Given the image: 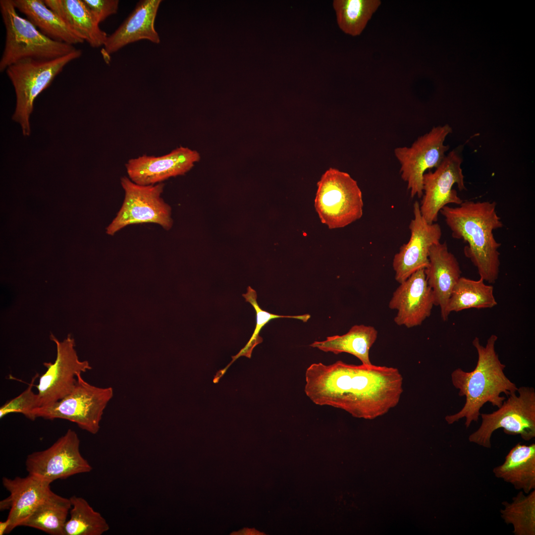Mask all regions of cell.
Returning <instances> with one entry per match:
<instances>
[{
	"mask_svg": "<svg viewBox=\"0 0 535 535\" xmlns=\"http://www.w3.org/2000/svg\"><path fill=\"white\" fill-rule=\"evenodd\" d=\"M305 392L315 404L342 409L353 417L373 420L399 403L403 377L395 368L347 364H311L305 373Z\"/></svg>",
	"mask_w": 535,
	"mask_h": 535,
	"instance_id": "6da1fadb",
	"label": "cell"
},
{
	"mask_svg": "<svg viewBox=\"0 0 535 535\" xmlns=\"http://www.w3.org/2000/svg\"><path fill=\"white\" fill-rule=\"evenodd\" d=\"M496 206L495 202L465 201L457 207L446 206L440 211L452 237L467 243L464 254L477 268L480 278L489 283L497 279L500 265L501 244L496 240L493 231L503 225Z\"/></svg>",
	"mask_w": 535,
	"mask_h": 535,
	"instance_id": "7a4b0ae2",
	"label": "cell"
},
{
	"mask_svg": "<svg viewBox=\"0 0 535 535\" xmlns=\"http://www.w3.org/2000/svg\"><path fill=\"white\" fill-rule=\"evenodd\" d=\"M497 336L492 334L487 339L485 346L481 345L478 337L472 344L478 353V361L475 369L470 372L457 368L451 373L453 385L459 389L458 394L465 396V403L457 413L447 415L445 419L450 425L465 418V426L468 428L472 422H477L480 410L488 402L498 408L507 396L517 392L518 388L505 375L506 366L500 361L495 350Z\"/></svg>",
	"mask_w": 535,
	"mask_h": 535,
	"instance_id": "3957f363",
	"label": "cell"
},
{
	"mask_svg": "<svg viewBox=\"0 0 535 535\" xmlns=\"http://www.w3.org/2000/svg\"><path fill=\"white\" fill-rule=\"evenodd\" d=\"M12 0H0V11L5 29L0 71L25 58L49 60L75 51L74 46L51 39L27 18L20 16Z\"/></svg>",
	"mask_w": 535,
	"mask_h": 535,
	"instance_id": "277c9868",
	"label": "cell"
},
{
	"mask_svg": "<svg viewBox=\"0 0 535 535\" xmlns=\"http://www.w3.org/2000/svg\"><path fill=\"white\" fill-rule=\"evenodd\" d=\"M82 51H75L61 57L49 60L21 59L5 70L16 94V103L12 119L20 123L22 133L30 135V117L35 99L53 81L69 62L79 58Z\"/></svg>",
	"mask_w": 535,
	"mask_h": 535,
	"instance_id": "5b68a950",
	"label": "cell"
},
{
	"mask_svg": "<svg viewBox=\"0 0 535 535\" xmlns=\"http://www.w3.org/2000/svg\"><path fill=\"white\" fill-rule=\"evenodd\" d=\"M317 185L315 209L321 222L330 229L345 227L362 217V191L348 173L329 168Z\"/></svg>",
	"mask_w": 535,
	"mask_h": 535,
	"instance_id": "8992f818",
	"label": "cell"
},
{
	"mask_svg": "<svg viewBox=\"0 0 535 535\" xmlns=\"http://www.w3.org/2000/svg\"><path fill=\"white\" fill-rule=\"evenodd\" d=\"M482 421L479 428L468 437L469 442L486 448H491L492 433L503 428L508 435H519L525 441L535 437V390L521 386L505 400L498 410L481 413Z\"/></svg>",
	"mask_w": 535,
	"mask_h": 535,
	"instance_id": "52a82bcc",
	"label": "cell"
},
{
	"mask_svg": "<svg viewBox=\"0 0 535 535\" xmlns=\"http://www.w3.org/2000/svg\"><path fill=\"white\" fill-rule=\"evenodd\" d=\"M113 395L112 387L92 385L79 374L74 388L69 394L50 405L35 409L32 412L33 419L66 420L95 434L99 430L104 411Z\"/></svg>",
	"mask_w": 535,
	"mask_h": 535,
	"instance_id": "ba28073f",
	"label": "cell"
},
{
	"mask_svg": "<svg viewBox=\"0 0 535 535\" xmlns=\"http://www.w3.org/2000/svg\"><path fill=\"white\" fill-rule=\"evenodd\" d=\"M124 191L122 206L111 223L107 233L113 235L124 227L131 224L153 223L169 230L172 225L171 208L161 198L164 184L142 185L128 177L121 178Z\"/></svg>",
	"mask_w": 535,
	"mask_h": 535,
	"instance_id": "9c48e42d",
	"label": "cell"
},
{
	"mask_svg": "<svg viewBox=\"0 0 535 535\" xmlns=\"http://www.w3.org/2000/svg\"><path fill=\"white\" fill-rule=\"evenodd\" d=\"M452 131L448 124L434 127L419 137L411 147L394 149L395 156L401 166V178L407 182L411 198L416 196L422 198L423 176L427 170L436 168L441 163L449 148L444 142Z\"/></svg>",
	"mask_w": 535,
	"mask_h": 535,
	"instance_id": "30bf717a",
	"label": "cell"
},
{
	"mask_svg": "<svg viewBox=\"0 0 535 535\" xmlns=\"http://www.w3.org/2000/svg\"><path fill=\"white\" fill-rule=\"evenodd\" d=\"M51 339L56 344V357L54 363H44L47 370L36 385L37 408L50 405L69 394L75 386L77 375L92 369L88 361L79 359L70 335L59 341L51 334Z\"/></svg>",
	"mask_w": 535,
	"mask_h": 535,
	"instance_id": "8fae6325",
	"label": "cell"
},
{
	"mask_svg": "<svg viewBox=\"0 0 535 535\" xmlns=\"http://www.w3.org/2000/svg\"><path fill=\"white\" fill-rule=\"evenodd\" d=\"M77 433L68 429L50 447L29 454L25 461L28 474L51 482L57 479L90 472L91 465L80 452Z\"/></svg>",
	"mask_w": 535,
	"mask_h": 535,
	"instance_id": "7c38bea8",
	"label": "cell"
},
{
	"mask_svg": "<svg viewBox=\"0 0 535 535\" xmlns=\"http://www.w3.org/2000/svg\"><path fill=\"white\" fill-rule=\"evenodd\" d=\"M462 159L456 151L445 156L434 171L423 176V195L420 210L423 218L429 223L436 222L440 210L449 204L460 205L463 200L452 188L456 184L459 190H466L464 176L461 164Z\"/></svg>",
	"mask_w": 535,
	"mask_h": 535,
	"instance_id": "4fadbf2b",
	"label": "cell"
},
{
	"mask_svg": "<svg viewBox=\"0 0 535 535\" xmlns=\"http://www.w3.org/2000/svg\"><path fill=\"white\" fill-rule=\"evenodd\" d=\"M413 214L414 218L409 226L411 233L409 240L401 246L392 262L395 279L399 283L417 270L427 267L429 250L432 245L440 242L442 235L439 224L428 223L423 218L418 201L414 203Z\"/></svg>",
	"mask_w": 535,
	"mask_h": 535,
	"instance_id": "5bb4252c",
	"label": "cell"
},
{
	"mask_svg": "<svg viewBox=\"0 0 535 535\" xmlns=\"http://www.w3.org/2000/svg\"><path fill=\"white\" fill-rule=\"evenodd\" d=\"M200 159L199 153L180 146L161 156L144 155L125 164L128 177L134 183L149 185L162 183L189 171Z\"/></svg>",
	"mask_w": 535,
	"mask_h": 535,
	"instance_id": "9a60e30c",
	"label": "cell"
},
{
	"mask_svg": "<svg viewBox=\"0 0 535 535\" xmlns=\"http://www.w3.org/2000/svg\"><path fill=\"white\" fill-rule=\"evenodd\" d=\"M399 284L388 304L390 309L397 311L395 323L407 328L421 325L430 316L434 306L424 269L417 270Z\"/></svg>",
	"mask_w": 535,
	"mask_h": 535,
	"instance_id": "2e32d148",
	"label": "cell"
},
{
	"mask_svg": "<svg viewBox=\"0 0 535 535\" xmlns=\"http://www.w3.org/2000/svg\"><path fill=\"white\" fill-rule=\"evenodd\" d=\"M2 483L9 495L0 502L1 510L9 509L7 519L9 533L30 516L51 491V482L38 476L28 474L14 479L3 477Z\"/></svg>",
	"mask_w": 535,
	"mask_h": 535,
	"instance_id": "e0dca14e",
	"label": "cell"
},
{
	"mask_svg": "<svg viewBox=\"0 0 535 535\" xmlns=\"http://www.w3.org/2000/svg\"><path fill=\"white\" fill-rule=\"evenodd\" d=\"M424 270L433 293L434 306L439 307L441 319L446 321L448 300L462 273L459 262L448 250L446 242H439L431 247L428 264Z\"/></svg>",
	"mask_w": 535,
	"mask_h": 535,
	"instance_id": "ac0fdd59",
	"label": "cell"
},
{
	"mask_svg": "<svg viewBox=\"0 0 535 535\" xmlns=\"http://www.w3.org/2000/svg\"><path fill=\"white\" fill-rule=\"evenodd\" d=\"M161 2L160 0L139 1L130 15L107 37L102 52L104 57L141 40L159 43L160 38L155 28V21Z\"/></svg>",
	"mask_w": 535,
	"mask_h": 535,
	"instance_id": "d6986e66",
	"label": "cell"
},
{
	"mask_svg": "<svg viewBox=\"0 0 535 535\" xmlns=\"http://www.w3.org/2000/svg\"><path fill=\"white\" fill-rule=\"evenodd\" d=\"M79 37L93 48L104 46L107 38L82 0H44Z\"/></svg>",
	"mask_w": 535,
	"mask_h": 535,
	"instance_id": "ffe728a7",
	"label": "cell"
},
{
	"mask_svg": "<svg viewBox=\"0 0 535 535\" xmlns=\"http://www.w3.org/2000/svg\"><path fill=\"white\" fill-rule=\"evenodd\" d=\"M494 476L528 494L535 489V444H516L502 464L494 467Z\"/></svg>",
	"mask_w": 535,
	"mask_h": 535,
	"instance_id": "44dd1931",
	"label": "cell"
},
{
	"mask_svg": "<svg viewBox=\"0 0 535 535\" xmlns=\"http://www.w3.org/2000/svg\"><path fill=\"white\" fill-rule=\"evenodd\" d=\"M16 9L24 14L43 34L54 40L74 45L84 41L45 4L44 0H12Z\"/></svg>",
	"mask_w": 535,
	"mask_h": 535,
	"instance_id": "7402d4cb",
	"label": "cell"
},
{
	"mask_svg": "<svg viewBox=\"0 0 535 535\" xmlns=\"http://www.w3.org/2000/svg\"><path fill=\"white\" fill-rule=\"evenodd\" d=\"M377 333L372 326L355 325L343 335L328 336L325 340L314 341L310 346L335 354L347 353L358 358L362 364L370 365L372 363L370 350L377 339Z\"/></svg>",
	"mask_w": 535,
	"mask_h": 535,
	"instance_id": "603a6c76",
	"label": "cell"
},
{
	"mask_svg": "<svg viewBox=\"0 0 535 535\" xmlns=\"http://www.w3.org/2000/svg\"><path fill=\"white\" fill-rule=\"evenodd\" d=\"M71 508L70 498L51 490L22 526L36 529L52 535H64L65 524Z\"/></svg>",
	"mask_w": 535,
	"mask_h": 535,
	"instance_id": "cb8c5ba5",
	"label": "cell"
},
{
	"mask_svg": "<svg viewBox=\"0 0 535 535\" xmlns=\"http://www.w3.org/2000/svg\"><path fill=\"white\" fill-rule=\"evenodd\" d=\"M480 277L473 280L461 276L453 288L447 306L448 315L471 308H491L497 303L493 294V287L487 285Z\"/></svg>",
	"mask_w": 535,
	"mask_h": 535,
	"instance_id": "d4e9b609",
	"label": "cell"
},
{
	"mask_svg": "<svg viewBox=\"0 0 535 535\" xmlns=\"http://www.w3.org/2000/svg\"><path fill=\"white\" fill-rule=\"evenodd\" d=\"M381 2L379 0H334L333 7L339 28L352 36L360 35Z\"/></svg>",
	"mask_w": 535,
	"mask_h": 535,
	"instance_id": "484cf974",
	"label": "cell"
},
{
	"mask_svg": "<svg viewBox=\"0 0 535 535\" xmlns=\"http://www.w3.org/2000/svg\"><path fill=\"white\" fill-rule=\"evenodd\" d=\"M70 519L67 520L64 535H102L109 530L106 520L84 498L72 496Z\"/></svg>",
	"mask_w": 535,
	"mask_h": 535,
	"instance_id": "4316f807",
	"label": "cell"
},
{
	"mask_svg": "<svg viewBox=\"0 0 535 535\" xmlns=\"http://www.w3.org/2000/svg\"><path fill=\"white\" fill-rule=\"evenodd\" d=\"M501 504V518L512 525L515 535H535V489L527 495L521 491L511 502L504 501Z\"/></svg>",
	"mask_w": 535,
	"mask_h": 535,
	"instance_id": "83f0119b",
	"label": "cell"
},
{
	"mask_svg": "<svg viewBox=\"0 0 535 535\" xmlns=\"http://www.w3.org/2000/svg\"><path fill=\"white\" fill-rule=\"evenodd\" d=\"M242 296L245 299L246 302L250 303L255 310L256 314V326L249 341L237 355L232 357V360L231 362L225 368L222 370L224 372H225L228 367L240 357L244 356L249 358H251L254 347L263 341L262 338L259 336L260 331L263 327L270 320L278 318H291L300 320L303 322H307L311 317V316L308 314L296 316L279 315L271 314L263 310L258 304L256 291L250 286L248 287L247 293L242 294Z\"/></svg>",
	"mask_w": 535,
	"mask_h": 535,
	"instance_id": "f1b7e54d",
	"label": "cell"
},
{
	"mask_svg": "<svg viewBox=\"0 0 535 535\" xmlns=\"http://www.w3.org/2000/svg\"><path fill=\"white\" fill-rule=\"evenodd\" d=\"M39 374H36L32 378L27 388L17 397L7 401L0 408V418L11 413H20L27 418L34 421L32 412L37 408V394L32 389L36 379Z\"/></svg>",
	"mask_w": 535,
	"mask_h": 535,
	"instance_id": "f546056e",
	"label": "cell"
},
{
	"mask_svg": "<svg viewBox=\"0 0 535 535\" xmlns=\"http://www.w3.org/2000/svg\"><path fill=\"white\" fill-rule=\"evenodd\" d=\"M91 14L99 24L118 10V0H82Z\"/></svg>",
	"mask_w": 535,
	"mask_h": 535,
	"instance_id": "4dcf8cb0",
	"label": "cell"
},
{
	"mask_svg": "<svg viewBox=\"0 0 535 535\" xmlns=\"http://www.w3.org/2000/svg\"><path fill=\"white\" fill-rule=\"evenodd\" d=\"M10 523L7 519L0 522V535L9 533Z\"/></svg>",
	"mask_w": 535,
	"mask_h": 535,
	"instance_id": "1f68e13d",
	"label": "cell"
},
{
	"mask_svg": "<svg viewBox=\"0 0 535 535\" xmlns=\"http://www.w3.org/2000/svg\"><path fill=\"white\" fill-rule=\"evenodd\" d=\"M259 533H260L259 532L254 529H244L242 531L237 532L236 535H252L261 534Z\"/></svg>",
	"mask_w": 535,
	"mask_h": 535,
	"instance_id": "d6a6232c",
	"label": "cell"
}]
</instances>
